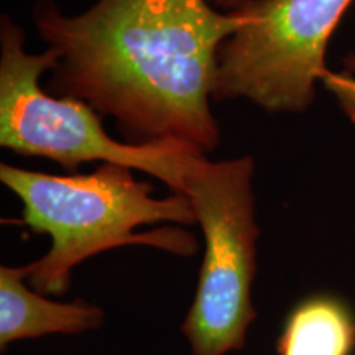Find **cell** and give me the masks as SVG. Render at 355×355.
<instances>
[{"mask_svg": "<svg viewBox=\"0 0 355 355\" xmlns=\"http://www.w3.org/2000/svg\"><path fill=\"white\" fill-rule=\"evenodd\" d=\"M32 19L58 53L50 94L112 117L127 144L176 140L202 155L219 146L217 56L245 20L241 12L209 0H97L71 17L37 0Z\"/></svg>", "mask_w": 355, "mask_h": 355, "instance_id": "1", "label": "cell"}, {"mask_svg": "<svg viewBox=\"0 0 355 355\" xmlns=\"http://www.w3.org/2000/svg\"><path fill=\"white\" fill-rule=\"evenodd\" d=\"M0 181L21 201V222L50 235V250L24 265L28 285L46 296L68 293L78 265L114 248L145 245L183 257L198 252L196 237L186 230L137 232L141 225L198 220L188 196L153 198L152 186L137 181L130 168L101 163L87 175L61 176L2 163Z\"/></svg>", "mask_w": 355, "mask_h": 355, "instance_id": "2", "label": "cell"}, {"mask_svg": "<svg viewBox=\"0 0 355 355\" xmlns=\"http://www.w3.org/2000/svg\"><path fill=\"white\" fill-rule=\"evenodd\" d=\"M58 64L51 48L30 55L25 32L8 15L0 19V145L24 157L60 163L74 175L83 163H114L144 171L184 194L186 171L199 150L176 140L127 144L114 140L101 115L84 101L53 96L40 78Z\"/></svg>", "mask_w": 355, "mask_h": 355, "instance_id": "3", "label": "cell"}, {"mask_svg": "<svg viewBox=\"0 0 355 355\" xmlns=\"http://www.w3.org/2000/svg\"><path fill=\"white\" fill-rule=\"evenodd\" d=\"M250 155L211 162L198 155L184 176L204 235L196 293L181 322L191 355H229L245 347L257 319L252 288L257 277V222Z\"/></svg>", "mask_w": 355, "mask_h": 355, "instance_id": "4", "label": "cell"}, {"mask_svg": "<svg viewBox=\"0 0 355 355\" xmlns=\"http://www.w3.org/2000/svg\"><path fill=\"white\" fill-rule=\"evenodd\" d=\"M354 0H252L222 43L212 101L245 99L268 114H303L316 101L332 33Z\"/></svg>", "mask_w": 355, "mask_h": 355, "instance_id": "5", "label": "cell"}, {"mask_svg": "<svg viewBox=\"0 0 355 355\" xmlns=\"http://www.w3.org/2000/svg\"><path fill=\"white\" fill-rule=\"evenodd\" d=\"M105 311L84 298L56 301L26 282L24 265L0 266V349L44 336H79L104 326Z\"/></svg>", "mask_w": 355, "mask_h": 355, "instance_id": "6", "label": "cell"}, {"mask_svg": "<svg viewBox=\"0 0 355 355\" xmlns=\"http://www.w3.org/2000/svg\"><path fill=\"white\" fill-rule=\"evenodd\" d=\"M355 313L343 298L313 295L293 306L277 339L278 355H352Z\"/></svg>", "mask_w": 355, "mask_h": 355, "instance_id": "7", "label": "cell"}, {"mask_svg": "<svg viewBox=\"0 0 355 355\" xmlns=\"http://www.w3.org/2000/svg\"><path fill=\"white\" fill-rule=\"evenodd\" d=\"M321 84L332 96L343 109L345 117L355 123V76L350 73H336L327 68L324 71Z\"/></svg>", "mask_w": 355, "mask_h": 355, "instance_id": "8", "label": "cell"}, {"mask_svg": "<svg viewBox=\"0 0 355 355\" xmlns=\"http://www.w3.org/2000/svg\"><path fill=\"white\" fill-rule=\"evenodd\" d=\"M209 2L214 6L217 10L220 12H234L237 8H241L245 3L252 2V0H209Z\"/></svg>", "mask_w": 355, "mask_h": 355, "instance_id": "9", "label": "cell"}, {"mask_svg": "<svg viewBox=\"0 0 355 355\" xmlns=\"http://www.w3.org/2000/svg\"><path fill=\"white\" fill-rule=\"evenodd\" d=\"M344 61H345V66H347V68L355 71V53H350V55L345 58Z\"/></svg>", "mask_w": 355, "mask_h": 355, "instance_id": "10", "label": "cell"}]
</instances>
